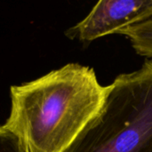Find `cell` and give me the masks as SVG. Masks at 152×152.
<instances>
[{"instance_id":"obj_2","label":"cell","mask_w":152,"mask_h":152,"mask_svg":"<svg viewBox=\"0 0 152 152\" xmlns=\"http://www.w3.org/2000/svg\"><path fill=\"white\" fill-rule=\"evenodd\" d=\"M66 152H152V59L106 86L100 111Z\"/></svg>"},{"instance_id":"obj_4","label":"cell","mask_w":152,"mask_h":152,"mask_svg":"<svg viewBox=\"0 0 152 152\" xmlns=\"http://www.w3.org/2000/svg\"><path fill=\"white\" fill-rule=\"evenodd\" d=\"M126 37L138 54L152 59V17L127 28Z\"/></svg>"},{"instance_id":"obj_5","label":"cell","mask_w":152,"mask_h":152,"mask_svg":"<svg viewBox=\"0 0 152 152\" xmlns=\"http://www.w3.org/2000/svg\"><path fill=\"white\" fill-rule=\"evenodd\" d=\"M0 152H26L18 136L4 125L0 126Z\"/></svg>"},{"instance_id":"obj_3","label":"cell","mask_w":152,"mask_h":152,"mask_svg":"<svg viewBox=\"0 0 152 152\" xmlns=\"http://www.w3.org/2000/svg\"><path fill=\"white\" fill-rule=\"evenodd\" d=\"M151 17L152 0H101L85 19L66 31V36L90 43Z\"/></svg>"},{"instance_id":"obj_1","label":"cell","mask_w":152,"mask_h":152,"mask_svg":"<svg viewBox=\"0 0 152 152\" xmlns=\"http://www.w3.org/2000/svg\"><path fill=\"white\" fill-rule=\"evenodd\" d=\"M106 86L95 70L68 63L10 88L11 110L4 124L26 152H66L100 111Z\"/></svg>"}]
</instances>
